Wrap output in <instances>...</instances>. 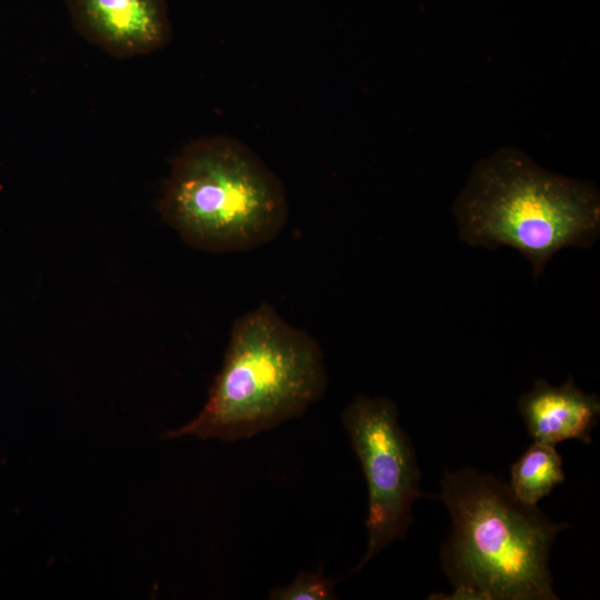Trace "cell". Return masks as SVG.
I'll return each mask as SVG.
<instances>
[{
  "label": "cell",
  "mask_w": 600,
  "mask_h": 600,
  "mask_svg": "<svg viewBox=\"0 0 600 600\" xmlns=\"http://www.w3.org/2000/svg\"><path fill=\"white\" fill-rule=\"evenodd\" d=\"M158 208L187 244L217 253L272 241L289 213L278 176L247 144L227 136L196 139L180 151Z\"/></svg>",
  "instance_id": "277c9868"
},
{
  "label": "cell",
  "mask_w": 600,
  "mask_h": 600,
  "mask_svg": "<svg viewBox=\"0 0 600 600\" xmlns=\"http://www.w3.org/2000/svg\"><path fill=\"white\" fill-rule=\"evenodd\" d=\"M336 581L326 577L322 570L302 571L292 582L273 588L268 596L271 600H334Z\"/></svg>",
  "instance_id": "9c48e42d"
},
{
  "label": "cell",
  "mask_w": 600,
  "mask_h": 600,
  "mask_svg": "<svg viewBox=\"0 0 600 600\" xmlns=\"http://www.w3.org/2000/svg\"><path fill=\"white\" fill-rule=\"evenodd\" d=\"M76 31L114 58L150 54L172 39L166 0H64Z\"/></svg>",
  "instance_id": "8992f818"
},
{
  "label": "cell",
  "mask_w": 600,
  "mask_h": 600,
  "mask_svg": "<svg viewBox=\"0 0 600 600\" xmlns=\"http://www.w3.org/2000/svg\"><path fill=\"white\" fill-rule=\"evenodd\" d=\"M562 464L554 446L533 441L511 466L509 486L518 499L537 504L564 481Z\"/></svg>",
  "instance_id": "ba28073f"
},
{
  "label": "cell",
  "mask_w": 600,
  "mask_h": 600,
  "mask_svg": "<svg viewBox=\"0 0 600 600\" xmlns=\"http://www.w3.org/2000/svg\"><path fill=\"white\" fill-rule=\"evenodd\" d=\"M453 211L462 241L518 250L534 278L554 253L589 248L600 233L596 187L549 172L516 148H502L473 167Z\"/></svg>",
  "instance_id": "3957f363"
},
{
  "label": "cell",
  "mask_w": 600,
  "mask_h": 600,
  "mask_svg": "<svg viewBox=\"0 0 600 600\" xmlns=\"http://www.w3.org/2000/svg\"><path fill=\"white\" fill-rule=\"evenodd\" d=\"M518 410L533 441L556 446L576 439L591 443L600 399L579 389L572 377L557 387L539 379L521 396Z\"/></svg>",
  "instance_id": "52a82bcc"
},
{
  "label": "cell",
  "mask_w": 600,
  "mask_h": 600,
  "mask_svg": "<svg viewBox=\"0 0 600 600\" xmlns=\"http://www.w3.org/2000/svg\"><path fill=\"white\" fill-rule=\"evenodd\" d=\"M441 499L452 521L442 547L454 587L436 599L558 600L549 567L552 544L568 523L552 522L516 497L509 484L471 467L446 470Z\"/></svg>",
  "instance_id": "6da1fadb"
},
{
  "label": "cell",
  "mask_w": 600,
  "mask_h": 600,
  "mask_svg": "<svg viewBox=\"0 0 600 600\" xmlns=\"http://www.w3.org/2000/svg\"><path fill=\"white\" fill-rule=\"evenodd\" d=\"M327 384L319 342L262 302L232 323L221 369L200 412L163 438L249 439L302 417Z\"/></svg>",
  "instance_id": "7a4b0ae2"
},
{
  "label": "cell",
  "mask_w": 600,
  "mask_h": 600,
  "mask_svg": "<svg viewBox=\"0 0 600 600\" xmlns=\"http://www.w3.org/2000/svg\"><path fill=\"white\" fill-rule=\"evenodd\" d=\"M343 427L368 486V547L351 572L396 540L404 539L412 522L420 469L408 433L399 423L397 404L383 397H356L343 410Z\"/></svg>",
  "instance_id": "5b68a950"
}]
</instances>
